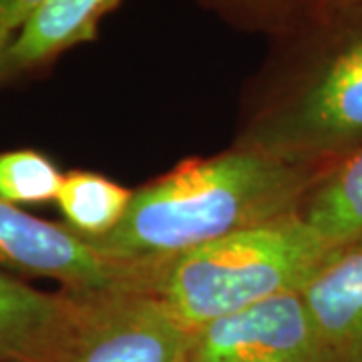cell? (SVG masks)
<instances>
[{
  "label": "cell",
  "mask_w": 362,
  "mask_h": 362,
  "mask_svg": "<svg viewBox=\"0 0 362 362\" xmlns=\"http://www.w3.org/2000/svg\"><path fill=\"white\" fill-rule=\"evenodd\" d=\"M242 90L235 145L330 168L362 147V0L304 11Z\"/></svg>",
  "instance_id": "6da1fadb"
},
{
  "label": "cell",
  "mask_w": 362,
  "mask_h": 362,
  "mask_svg": "<svg viewBox=\"0 0 362 362\" xmlns=\"http://www.w3.org/2000/svg\"><path fill=\"white\" fill-rule=\"evenodd\" d=\"M328 168L232 143L133 189L121 223L90 244L123 259H171L226 235L300 214Z\"/></svg>",
  "instance_id": "7a4b0ae2"
},
{
  "label": "cell",
  "mask_w": 362,
  "mask_h": 362,
  "mask_svg": "<svg viewBox=\"0 0 362 362\" xmlns=\"http://www.w3.org/2000/svg\"><path fill=\"white\" fill-rule=\"evenodd\" d=\"M338 247L300 214L171 258L159 298L187 330L282 294L302 292Z\"/></svg>",
  "instance_id": "3957f363"
},
{
  "label": "cell",
  "mask_w": 362,
  "mask_h": 362,
  "mask_svg": "<svg viewBox=\"0 0 362 362\" xmlns=\"http://www.w3.org/2000/svg\"><path fill=\"white\" fill-rule=\"evenodd\" d=\"M169 259L107 256L65 223L42 220L0 199V270L45 278L75 296L157 294Z\"/></svg>",
  "instance_id": "277c9868"
},
{
  "label": "cell",
  "mask_w": 362,
  "mask_h": 362,
  "mask_svg": "<svg viewBox=\"0 0 362 362\" xmlns=\"http://www.w3.org/2000/svg\"><path fill=\"white\" fill-rule=\"evenodd\" d=\"M40 362H189V330L157 294L78 296Z\"/></svg>",
  "instance_id": "5b68a950"
},
{
  "label": "cell",
  "mask_w": 362,
  "mask_h": 362,
  "mask_svg": "<svg viewBox=\"0 0 362 362\" xmlns=\"http://www.w3.org/2000/svg\"><path fill=\"white\" fill-rule=\"evenodd\" d=\"M189 362H332L302 292L268 298L189 330Z\"/></svg>",
  "instance_id": "8992f818"
},
{
  "label": "cell",
  "mask_w": 362,
  "mask_h": 362,
  "mask_svg": "<svg viewBox=\"0 0 362 362\" xmlns=\"http://www.w3.org/2000/svg\"><path fill=\"white\" fill-rule=\"evenodd\" d=\"M302 296L332 362H362V240L338 247Z\"/></svg>",
  "instance_id": "52a82bcc"
},
{
  "label": "cell",
  "mask_w": 362,
  "mask_h": 362,
  "mask_svg": "<svg viewBox=\"0 0 362 362\" xmlns=\"http://www.w3.org/2000/svg\"><path fill=\"white\" fill-rule=\"evenodd\" d=\"M78 296L47 292L0 270V362H40L77 310Z\"/></svg>",
  "instance_id": "ba28073f"
},
{
  "label": "cell",
  "mask_w": 362,
  "mask_h": 362,
  "mask_svg": "<svg viewBox=\"0 0 362 362\" xmlns=\"http://www.w3.org/2000/svg\"><path fill=\"white\" fill-rule=\"evenodd\" d=\"M121 0H47L14 33V75L52 63L73 47L97 39L99 26Z\"/></svg>",
  "instance_id": "9c48e42d"
},
{
  "label": "cell",
  "mask_w": 362,
  "mask_h": 362,
  "mask_svg": "<svg viewBox=\"0 0 362 362\" xmlns=\"http://www.w3.org/2000/svg\"><path fill=\"white\" fill-rule=\"evenodd\" d=\"M300 216L332 247L362 240V147L324 171Z\"/></svg>",
  "instance_id": "30bf717a"
},
{
  "label": "cell",
  "mask_w": 362,
  "mask_h": 362,
  "mask_svg": "<svg viewBox=\"0 0 362 362\" xmlns=\"http://www.w3.org/2000/svg\"><path fill=\"white\" fill-rule=\"evenodd\" d=\"M133 189L97 171H69L57 195L63 223L89 242L101 240L121 223Z\"/></svg>",
  "instance_id": "8fae6325"
},
{
  "label": "cell",
  "mask_w": 362,
  "mask_h": 362,
  "mask_svg": "<svg viewBox=\"0 0 362 362\" xmlns=\"http://www.w3.org/2000/svg\"><path fill=\"white\" fill-rule=\"evenodd\" d=\"M65 173L51 157L35 149L0 153V199L14 206L57 202Z\"/></svg>",
  "instance_id": "7c38bea8"
},
{
  "label": "cell",
  "mask_w": 362,
  "mask_h": 362,
  "mask_svg": "<svg viewBox=\"0 0 362 362\" xmlns=\"http://www.w3.org/2000/svg\"><path fill=\"white\" fill-rule=\"evenodd\" d=\"M209 11L244 30L274 37L300 14V0H199Z\"/></svg>",
  "instance_id": "4fadbf2b"
},
{
  "label": "cell",
  "mask_w": 362,
  "mask_h": 362,
  "mask_svg": "<svg viewBox=\"0 0 362 362\" xmlns=\"http://www.w3.org/2000/svg\"><path fill=\"white\" fill-rule=\"evenodd\" d=\"M47 0H0V30L8 37L25 25L28 16Z\"/></svg>",
  "instance_id": "5bb4252c"
},
{
  "label": "cell",
  "mask_w": 362,
  "mask_h": 362,
  "mask_svg": "<svg viewBox=\"0 0 362 362\" xmlns=\"http://www.w3.org/2000/svg\"><path fill=\"white\" fill-rule=\"evenodd\" d=\"M11 42H13V37L0 30V83L14 77V69L11 63Z\"/></svg>",
  "instance_id": "9a60e30c"
},
{
  "label": "cell",
  "mask_w": 362,
  "mask_h": 362,
  "mask_svg": "<svg viewBox=\"0 0 362 362\" xmlns=\"http://www.w3.org/2000/svg\"><path fill=\"white\" fill-rule=\"evenodd\" d=\"M344 2H352V0H300V13L326 8V6H334V4H344Z\"/></svg>",
  "instance_id": "2e32d148"
}]
</instances>
